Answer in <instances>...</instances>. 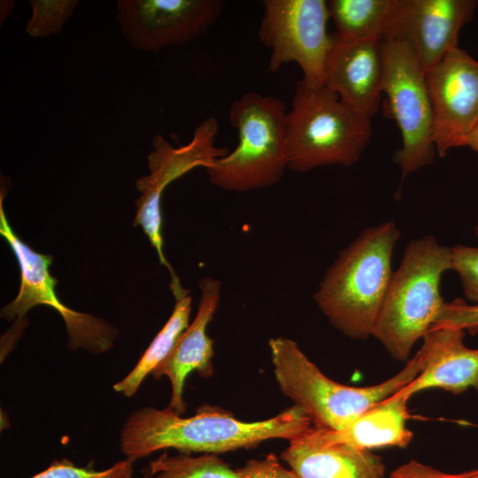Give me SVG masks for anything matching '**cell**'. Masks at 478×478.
I'll return each instance as SVG.
<instances>
[{"label": "cell", "instance_id": "7402d4cb", "mask_svg": "<svg viewBox=\"0 0 478 478\" xmlns=\"http://www.w3.org/2000/svg\"><path fill=\"white\" fill-rule=\"evenodd\" d=\"M79 0H30L32 15L26 32L32 38H46L62 32Z\"/></svg>", "mask_w": 478, "mask_h": 478}, {"label": "cell", "instance_id": "603a6c76", "mask_svg": "<svg viewBox=\"0 0 478 478\" xmlns=\"http://www.w3.org/2000/svg\"><path fill=\"white\" fill-rule=\"evenodd\" d=\"M133 462L125 459L104 470L80 466L67 459H55L43 471L30 478H135Z\"/></svg>", "mask_w": 478, "mask_h": 478}, {"label": "cell", "instance_id": "4fadbf2b", "mask_svg": "<svg viewBox=\"0 0 478 478\" xmlns=\"http://www.w3.org/2000/svg\"><path fill=\"white\" fill-rule=\"evenodd\" d=\"M477 5L474 0H399L382 41L408 44L426 72L459 47V31Z\"/></svg>", "mask_w": 478, "mask_h": 478}, {"label": "cell", "instance_id": "83f0119b", "mask_svg": "<svg viewBox=\"0 0 478 478\" xmlns=\"http://www.w3.org/2000/svg\"><path fill=\"white\" fill-rule=\"evenodd\" d=\"M15 4L14 1H1L0 4V19H1V25L3 24V21L8 17V15L11 13L13 6Z\"/></svg>", "mask_w": 478, "mask_h": 478}, {"label": "cell", "instance_id": "9a60e30c", "mask_svg": "<svg viewBox=\"0 0 478 478\" xmlns=\"http://www.w3.org/2000/svg\"><path fill=\"white\" fill-rule=\"evenodd\" d=\"M199 289L200 301L194 320L151 373L155 380L163 376L169 379L172 394L167 407L180 415L186 412L183 390L188 375L193 371L204 378L213 374V341L207 335L206 329L220 305L221 282L207 276L199 281Z\"/></svg>", "mask_w": 478, "mask_h": 478}, {"label": "cell", "instance_id": "ffe728a7", "mask_svg": "<svg viewBox=\"0 0 478 478\" xmlns=\"http://www.w3.org/2000/svg\"><path fill=\"white\" fill-rule=\"evenodd\" d=\"M166 323L151 341L134 368L112 389L126 397H132L143 380L168 356L181 334L189 327L191 312L189 290L179 295Z\"/></svg>", "mask_w": 478, "mask_h": 478}, {"label": "cell", "instance_id": "5bb4252c", "mask_svg": "<svg viewBox=\"0 0 478 478\" xmlns=\"http://www.w3.org/2000/svg\"><path fill=\"white\" fill-rule=\"evenodd\" d=\"M334 35L324 86L352 110L371 119L379 110L382 92V41L342 40Z\"/></svg>", "mask_w": 478, "mask_h": 478}, {"label": "cell", "instance_id": "2e32d148", "mask_svg": "<svg viewBox=\"0 0 478 478\" xmlns=\"http://www.w3.org/2000/svg\"><path fill=\"white\" fill-rule=\"evenodd\" d=\"M465 332L451 326L432 327L417 352L422 370L400 392L411 397L428 389L459 394L474 388L478 394V349L464 344Z\"/></svg>", "mask_w": 478, "mask_h": 478}, {"label": "cell", "instance_id": "7a4b0ae2", "mask_svg": "<svg viewBox=\"0 0 478 478\" xmlns=\"http://www.w3.org/2000/svg\"><path fill=\"white\" fill-rule=\"evenodd\" d=\"M399 236L393 221L364 230L340 251L313 295L330 324L351 339L372 335L393 274L392 254Z\"/></svg>", "mask_w": 478, "mask_h": 478}, {"label": "cell", "instance_id": "d6986e66", "mask_svg": "<svg viewBox=\"0 0 478 478\" xmlns=\"http://www.w3.org/2000/svg\"><path fill=\"white\" fill-rule=\"evenodd\" d=\"M399 0H330L329 16L342 40H382Z\"/></svg>", "mask_w": 478, "mask_h": 478}, {"label": "cell", "instance_id": "ac0fdd59", "mask_svg": "<svg viewBox=\"0 0 478 478\" xmlns=\"http://www.w3.org/2000/svg\"><path fill=\"white\" fill-rule=\"evenodd\" d=\"M409 397L397 391L380 401L340 429L330 430L312 426L306 435L321 444L347 443L371 450L397 446L406 447L412 433L406 427L410 418Z\"/></svg>", "mask_w": 478, "mask_h": 478}, {"label": "cell", "instance_id": "5b68a950", "mask_svg": "<svg viewBox=\"0 0 478 478\" xmlns=\"http://www.w3.org/2000/svg\"><path fill=\"white\" fill-rule=\"evenodd\" d=\"M287 114L288 169L305 173L328 165L351 166L371 134V119L346 105L326 86L299 81Z\"/></svg>", "mask_w": 478, "mask_h": 478}, {"label": "cell", "instance_id": "f546056e", "mask_svg": "<svg viewBox=\"0 0 478 478\" xmlns=\"http://www.w3.org/2000/svg\"><path fill=\"white\" fill-rule=\"evenodd\" d=\"M475 234L478 236V226L475 227Z\"/></svg>", "mask_w": 478, "mask_h": 478}, {"label": "cell", "instance_id": "f1b7e54d", "mask_svg": "<svg viewBox=\"0 0 478 478\" xmlns=\"http://www.w3.org/2000/svg\"><path fill=\"white\" fill-rule=\"evenodd\" d=\"M466 146H469L473 150L478 152V127L470 136Z\"/></svg>", "mask_w": 478, "mask_h": 478}, {"label": "cell", "instance_id": "d4e9b609", "mask_svg": "<svg viewBox=\"0 0 478 478\" xmlns=\"http://www.w3.org/2000/svg\"><path fill=\"white\" fill-rule=\"evenodd\" d=\"M434 326H451L472 333L478 330V304L467 305L462 299L445 303Z\"/></svg>", "mask_w": 478, "mask_h": 478}, {"label": "cell", "instance_id": "52a82bcc", "mask_svg": "<svg viewBox=\"0 0 478 478\" xmlns=\"http://www.w3.org/2000/svg\"><path fill=\"white\" fill-rule=\"evenodd\" d=\"M382 92L389 117L400 130L402 146L393 160L402 180L435 158L434 117L426 74L412 50L404 42L383 40Z\"/></svg>", "mask_w": 478, "mask_h": 478}, {"label": "cell", "instance_id": "ba28073f", "mask_svg": "<svg viewBox=\"0 0 478 478\" xmlns=\"http://www.w3.org/2000/svg\"><path fill=\"white\" fill-rule=\"evenodd\" d=\"M6 187L1 186L0 234L15 254L20 268V286L17 297L1 309V317L20 322L27 312L40 305L56 310L63 318L72 351L83 349L92 354L110 350L118 336L115 327L91 314L79 312L65 305L58 297L57 279L50 273L52 256L31 249L14 232L3 205Z\"/></svg>", "mask_w": 478, "mask_h": 478}, {"label": "cell", "instance_id": "9c48e42d", "mask_svg": "<svg viewBox=\"0 0 478 478\" xmlns=\"http://www.w3.org/2000/svg\"><path fill=\"white\" fill-rule=\"evenodd\" d=\"M259 42L271 50L267 71L295 62L309 86H324L325 67L335 35L328 33L330 18L324 0H265Z\"/></svg>", "mask_w": 478, "mask_h": 478}, {"label": "cell", "instance_id": "4316f807", "mask_svg": "<svg viewBox=\"0 0 478 478\" xmlns=\"http://www.w3.org/2000/svg\"><path fill=\"white\" fill-rule=\"evenodd\" d=\"M389 478H478V468L458 474H448L416 460H411L394 469Z\"/></svg>", "mask_w": 478, "mask_h": 478}, {"label": "cell", "instance_id": "484cf974", "mask_svg": "<svg viewBox=\"0 0 478 478\" xmlns=\"http://www.w3.org/2000/svg\"><path fill=\"white\" fill-rule=\"evenodd\" d=\"M235 471L238 478H299L292 469L285 468L274 454L249 459Z\"/></svg>", "mask_w": 478, "mask_h": 478}, {"label": "cell", "instance_id": "3957f363", "mask_svg": "<svg viewBox=\"0 0 478 478\" xmlns=\"http://www.w3.org/2000/svg\"><path fill=\"white\" fill-rule=\"evenodd\" d=\"M451 260V247L432 235L406 246L372 332L395 359L406 360L415 343L436 323L445 304L440 282Z\"/></svg>", "mask_w": 478, "mask_h": 478}, {"label": "cell", "instance_id": "cb8c5ba5", "mask_svg": "<svg viewBox=\"0 0 478 478\" xmlns=\"http://www.w3.org/2000/svg\"><path fill=\"white\" fill-rule=\"evenodd\" d=\"M451 269L460 280L466 297L478 304V248L462 244L451 247Z\"/></svg>", "mask_w": 478, "mask_h": 478}, {"label": "cell", "instance_id": "7c38bea8", "mask_svg": "<svg viewBox=\"0 0 478 478\" xmlns=\"http://www.w3.org/2000/svg\"><path fill=\"white\" fill-rule=\"evenodd\" d=\"M433 109L434 143L443 158L466 146L478 127V61L459 47L425 72Z\"/></svg>", "mask_w": 478, "mask_h": 478}, {"label": "cell", "instance_id": "44dd1931", "mask_svg": "<svg viewBox=\"0 0 478 478\" xmlns=\"http://www.w3.org/2000/svg\"><path fill=\"white\" fill-rule=\"evenodd\" d=\"M140 478H238L232 469L217 454L163 452L151 460Z\"/></svg>", "mask_w": 478, "mask_h": 478}, {"label": "cell", "instance_id": "8fae6325", "mask_svg": "<svg viewBox=\"0 0 478 478\" xmlns=\"http://www.w3.org/2000/svg\"><path fill=\"white\" fill-rule=\"evenodd\" d=\"M224 5L223 0H118L116 19L131 47L157 52L203 35Z\"/></svg>", "mask_w": 478, "mask_h": 478}, {"label": "cell", "instance_id": "e0dca14e", "mask_svg": "<svg viewBox=\"0 0 478 478\" xmlns=\"http://www.w3.org/2000/svg\"><path fill=\"white\" fill-rule=\"evenodd\" d=\"M281 458L299 478H384L382 459L347 443L321 444L306 435L289 441Z\"/></svg>", "mask_w": 478, "mask_h": 478}, {"label": "cell", "instance_id": "277c9868", "mask_svg": "<svg viewBox=\"0 0 478 478\" xmlns=\"http://www.w3.org/2000/svg\"><path fill=\"white\" fill-rule=\"evenodd\" d=\"M280 390L309 416L314 427L340 429L364 412L412 382L421 372L416 353L398 374L377 385L357 388L328 378L297 342L284 336L268 342Z\"/></svg>", "mask_w": 478, "mask_h": 478}, {"label": "cell", "instance_id": "8992f818", "mask_svg": "<svg viewBox=\"0 0 478 478\" xmlns=\"http://www.w3.org/2000/svg\"><path fill=\"white\" fill-rule=\"evenodd\" d=\"M288 110L282 100L243 94L229 109L238 143L205 168L210 182L227 191L246 192L277 183L288 169Z\"/></svg>", "mask_w": 478, "mask_h": 478}, {"label": "cell", "instance_id": "6da1fadb", "mask_svg": "<svg viewBox=\"0 0 478 478\" xmlns=\"http://www.w3.org/2000/svg\"><path fill=\"white\" fill-rule=\"evenodd\" d=\"M307 413L294 405L267 420L245 422L219 406L204 405L190 417L169 407L134 410L120 433V449L135 462L153 452L219 454L253 448L270 439L294 440L312 427Z\"/></svg>", "mask_w": 478, "mask_h": 478}, {"label": "cell", "instance_id": "30bf717a", "mask_svg": "<svg viewBox=\"0 0 478 478\" xmlns=\"http://www.w3.org/2000/svg\"><path fill=\"white\" fill-rule=\"evenodd\" d=\"M219 124L215 118L204 120L195 129L190 142L173 147L161 135L153 136V150L148 154L150 173L135 181L141 197L135 200L136 214L133 225L140 226L155 249L159 262L170 273V284L180 283L163 250L161 197L173 181L196 167L207 168L217 158L228 153L227 148L215 146Z\"/></svg>", "mask_w": 478, "mask_h": 478}]
</instances>
